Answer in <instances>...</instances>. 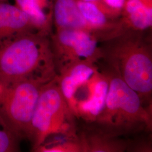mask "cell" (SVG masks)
Wrapping results in <instances>:
<instances>
[{
  "label": "cell",
  "instance_id": "obj_2",
  "mask_svg": "<svg viewBox=\"0 0 152 152\" xmlns=\"http://www.w3.org/2000/svg\"><path fill=\"white\" fill-rule=\"evenodd\" d=\"M50 37L28 32L0 46V83L4 87L28 78L50 81L56 76Z\"/></svg>",
  "mask_w": 152,
  "mask_h": 152
},
{
  "label": "cell",
  "instance_id": "obj_17",
  "mask_svg": "<svg viewBox=\"0 0 152 152\" xmlns=\"http://www.w3.org/2000/svg\"><path fill=\"white\" fill-rule=\"evenodd\" d=\"M81 1H86V2H93V1H98V0H81Z\"/></svg>",
  "mask_w": 152,
  "mask_h": 152
},
{
  "label": "cell",
  "instance_id": "obj_7",
  "mask_svg": "<svg viewBox=\"0 0 152 152\" xmlns=\"http://www.w3.org/2000/svg\"><path fill=\"white\" fill-rule=\"evenodd\" d=\"M56 74L78 62L98 64L102 60L100 42L91 32L73 29H55L50 37Z\"/></svg>",
  "mask_w": 152,
  "mask_h": 152
},
{
  "label": "cell",
  "instance_id": "obj_18",
  "mask_svg": "<svg viewBox=\"0 0 152 152\" xmlns=\"http://www.w3.org/2000/svg\"><path fill=\"white\" fill-rule=\"evenodd\" d=\"M7 0H0V1H7Z\"/></svg>",
  "mask_w": 152,
  "mask_h": 152
},
{
  "label": "cell",
  "instance_id": "obj_6",
  "mask_svg": "<svg viewBox=\"0 0 152 152\" xmlns=\"http://www.w3.org/2000/svg\"><path fill=\"white\" fill-rule=\"evenodd\" d=\"M49 81L28 78L4 87L0 94L2 126L11 131L20 139L27 138L40 92Z\"/></svg>",
  "mask_w": 152,
  "mask_h": 152
},
{
  "label": "cell",
  "instance_id": "obj_19",
  "mask_svg": "<svg viewBox=\"0 0 152 152\" xmlns=\"http://www.w3.org/2000/svg\"><path fill=\"white\" fill-rule=\"evenodd\" d=\"M0 125H1V120H0Z\"/></svg>",
  "mask_w": 152,
  "mask_h": 152
},
{
  "label": "cell",
  "instance_id": "obj_8",
  "mask_svg": "<svg viewBox=\"0 0 152 152\" xmlns=\"http://www.w3.org/2000/svg\"><path fill=\"white\" fill-rule=\"evenodd\" d=\"M82 152H124L129 151L131 140L95 122H85L77 130Z\"/></svg>",
  "mask_w": 152,
  "mask_h": 152
},
{
  "label": "cell",
  "instance_id": "obj_5",
  "mask_svg": "<svg viewBox=\"0 0 152 152\" xmlns=\"http://www.w3.org/2000/svg\"><path fill=\"white\" fill-rule=\"evenodd\" d=\"M76 120L60 91L56 76L42 88L33 114L27 137L33 151L51 135H77Z\"/></svg>",
  "mask_w": 152,
  "mask_h": 152
},
{
  "label": "cell",
  "instance_id": "obj_9",
  "mask_svg": "<svg viewBox=\"0 0 152 152\" xmlns=\"http://www.w3.org/2000/svg\"><path fill=\"white\" fill-rule=\"evenodd\" d=\"M34 31L24 11L15 5L0 1V46L22 33Z\"/></svg>",
  "mask_w": 152,
  "mask_h": 152
},
{
  "label": "cell",
  "instance_id": "obj_4",
  "mask_svg": "<svg viewBox=\"0 0 152 152\" xmlns=\"http://www.w3.org/2000/svg\"><path fill=\"white\" fill-rule=\"evenodd\" d=\"M109 89L105 107L95 122L122 136L152 131V109L113 70L105 69Z\"/></svg>",
  "mask_w": 152,
  "mask_h": 152
},
{
  "label": "cell",
  "instance_id": "obj_1",
  "mask_svg": "<svg viewBox=\"0 0 152 152\" xmlns=\"http://www.w3.org/2000/svg\"><path fill=\"white\" fill-rule=\"evenodd\" d=\"M150 31L127 29L100 42L102 60L152 109V45Z\"/></svg>",
  "mask_w": 152,
  "mask_h": 152
},
{
  "label": "cell",
  "instance_id": "obj_13",
  "mask_svg": "<svg viewBox=\"0 0 152 152\" xmlns=\"http://www.w3.org/2000/svg\"><path fill=\"white\" fill-rule=\"evenodd\" d=\"M51 140H45L34 152H82L78 134H55Z\"/></svg>",
  "mask_w": 152,
  "mask_h": 152
},
{
  "label": "cell",
  "instance_id": "obj_16",
  "mask_svg": "<svg viewBox=\"0 0 152 152\" xmlns=\"http://www.w3.org/2000/svg\"><path fill=\"white\" fill-rule=\"evenodd\" d=\"M4 87L0 83V94H1V92H2V91L4 90Z\"/></svg>",
  "mask_w": 152,
  "mask_h": 152
},
{
  "label": "cell",
  "instance_id": "obj_3",
  "mask_svg": "<svg viewBox=\"0 0 152 152\" xmlns=\"http://www.w3.org/2000/svg\"><path fill=\"white\" fill-rule=\"evenodd\" d=\"M66 102L77 120L95 122L103 110L109 89V77L97 64L78 62L56 75Z\"/></svg>",
  "mask_w": 152,
  "mask_h": 152
},
{
  "label": "cell",
  "instance_id": "obj_10",
  "mask_svg": "<svg viewBox=\"0 0 152 152\" xmlns=\"http://www.w3.org/2000/svg\"><path fill=\"white\" fill-rule=\"evenodd\" d=\"M120 20L121 32L127 29L150 31L152 26V0H127Z\"/></svg>",
  "mask_w": 152,
  "mask_h": 152
},
{
  "label": "cell",
  "instance_id": "obj_12",
  "mask_svg": "<svg viewBox=\"0 0 152 152\" xmlns=\"http://www.w3.org/2000/svg\"><path fill=\"white\" fill-rule=\"evenodd\" d=\"M53 25L55 29H80L91 32L79 10L77 0H54Z\"/></svg>",
  "mask_w": 152,
  "mask_h": 152
},
{
  "label": "cell",
  "instance_id": "obj_15",
  "mask_svg": "<svg viewBox=\"0 0 152 152\" xmlns=\"http://www.w3.org/2000/svg\"><path fill=\"white\" fill-rule=\"evenodd\" d=\"M127 0H98L100 7L108 15L115 19H119Z\"/></svg>",
  "mask_w": 152,
  "mask_h": 152
},
{
  "label": "cell",
  "instance_id": "obj_14",
  "mask_svg": "<svg viewBox=\"0 0 152 152\" xmlns=\"http://www.w3.org/2000/svg\"><path fill=\"white\" fill-rule=\"evenodd\" d=\"M19 140L12 132L2 126V129L0 130V152L19 151Z\"/></svg>",
  "mask_w": 152,
  "mask_h": 152
},
{
  "label": "cell",
  "instance_id": "obj_11",
  "mask_svg": "<svg viewBox=\"0 0 152 152\" xmlns=\"http://www.w3.org/2000/svg\"><path fill=\"white\" fill-rule=\"evenodd\" d=\"M15 5L27 15L37 32L53 33L54 0H15Z\"/></svg>",
  "mask_w": 152,
  "mask_h": 152
}]
</instances>
